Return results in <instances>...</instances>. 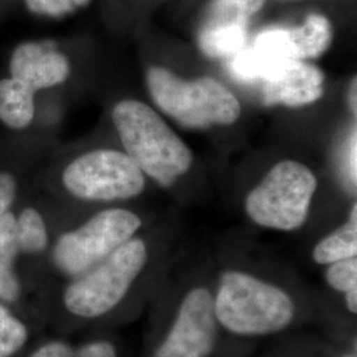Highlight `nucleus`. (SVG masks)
<instances>
[{
	"label": "nucleus",
	"mask_w": 357,
	"mask_h": 357,
	"mask_svg": "<svg viewBox=\"0 0 357 357\" xmlns=\"http://www.w3.org/2000/svg\"><path fill=\"white\" fill-rule=\"evenodd\" d=\"M35 93L13 77L0 79V121L8 128H26L35 116Z\"/></svg>",
	"instance_id": "12"
},
{
	"label": "nucleus",
	"mask_w": 357,
	"mask_h": 357,
	"mask_svg": "<svg viewBox=\"0 0 357 357\" xmlns=\"http://www.w3.org/2000/svg\"><path fill=\"white\" fill-rule=\"evenodd\" d=\"M213 295L205 287L192 289L153 357H208L216 344Z\"/></svg>",
	"instance_id": "8"
},
{
	"label": "nucleus",
	"mask_w": 357,
	"mask_h": 357,
	"mask_svg": "<svg viewBox=\"0 0 357 357\" xmlns=\"http://www.w3.org/2000/svg\"><path fill=\"white\" fill-rule=\"evenodd\" d=\"M16 237L20 252L38 255L48 246V230L44 218L33 208H26L16 217Z\"/></svg>",
	"instance_id": "16"
},
{
	"label": "nucleus",
	"mask_w": 357,
	"mask_h": 357,
	"mask_svg": "<svg viewBox=\"0 0 357 357\" xmlns=\"http://www.w3.org/2000/svg\"><path fill=\"white\" fill-rule=\"evenodd\" d=\"M265 0H212L206 8L199 33L248 35L250 17Z\"/></svg>",
	"instance_id": "11"
},
{
	"label": "nucleus",
	"mask_w": 357,
	"mask_h": 357,
	"mask_svg": "<svg viewBox=\"0 0 357 357\" xmlns=\"http://www.w3.org/2000/svg\"><path fill=\"white\" fill-rule=\"evenodd\" d=\"M17 184L16 180L8 172H0V218L13 206L16 197Z\"/></svg>",
	"instance_id": "21"
},
{
	"label": "nucleus",
	"mask_w": 357,
	"mask_h": 357,
	"mask_svg": "<svg viewBox=\"0 0 357 357\" xmlns=\"http://www.w3.org/2000/svg\"><path fill=\"white\" fill-rule=\"evenodd\" d=\"M113 121L126 153L160 185H172L190 169V149L147 105L135 100L116 103Z\"/></svg>",
	"instance_id": "1"
},
{
	"label": "nucleus",
	"mask_w": 357,
	"mask_h": 357,
	"mask_svg": "<svg viewBox=\"0 0 357 357\" xmlns=\"http://www.w3.org/2000/svg\"><path fill=\"white\" fill-rule=\"evenodd\" d=\"M147 85L155 103L185 128L227 126L241 114L237 98L211 77L184 81L166 68L153 66Z\"/></svg>",
	"instance_id": "3"
},
{
	"label": "nucleus",
	"mask_w": 357,
	"mask_h": 357,
	"mask_svg": "<svg viewBox=\"0 0 357 357\" xmlns=\"http://www.w3.org/2000/svg\"><path fill=\"white\" fill-rule=\"evenodd\" d=\"M351 106L354 109V113L356 114V78L352 82V88H351Z\"/></svg>",
	"instance_id": "24"
},
{
	"label": "nucleus",
	"mask_w": 357,
	"mask_h": 357,
	"mask_svg": "<svg viewBox=\"0 0 357 357\" xmlns=\"http://www.w3.org/2000/svg\"><path fill=\"white\" fill-rule=\"evenodd\" d=\"M28 340L26 324L0 303V357L16 355Z\"/></svg>",
	"instance_id": "18"
},
{
	"label": "nucleus",
	"mask_w": 357,
	"mask_h": 357,
	"mask_svg": "<svg viewBox=\"0 0 357 357\" xmlns=\"http://www.w3.org/2000/svg\"><path fill=\"white\" fill-rule=\"evenodd\" d=\"M217 323L243 336L280 332L290 326L295 305L281 287L243 271H225L213 299Z\"/></svg>",
	"instance_id": "2"
},
{
	"label": "nucleus",
	"mask_w": 357,
	"mask_h": 357,
	"mask_svg": "<svg viewBox=\"0 0 357 357\" xmlns=\"http://www.w3.org/2000/svg\"><path fill=\"white\" fill-rule=\"evenodd\" d=\"M317 188L318 180L306 166L293 160L281 162L248 195L245 209L261 227L298 229L306 222Z\"/></svg>",
	"instance_id": "5"
},
{
	"label": "nucleus",
	"mask_w": 357,
	"mask_h": 357,
	"mask_svg": "<svg viewBox=\"0 0 357 357\" xmlns=\"http://www.w3.org/2000/svg\"><path fill=\"white\" fill-rule=\"evenodd\" d=\"M345 302H347V307L349 310V312L356 314L357 312V287L351 289L349 291L345 293Z\"/></svg>",
	"instance_id": "23"
},
{
	"label": "nucleus",
	"mask_w": 357,
	"mask_h": 357,
	"mask_svg": "<svg viewBox=\"0 0 357 357\" xmlns=\"http://www.w3.org/2000/svg\"><path fill=\"white\" fill-rule=\"evenodd\" d=\"M356 132H354L349 149V174L351 178H354V183H356Z\"/></svg>",
	"instance_id": "22"
},
{
	"label": "nucleus",
	"mask_w": 357,
	"mask_h": 357,
	"mask_svg": "<svg viewBox=\"0 0 357 357\" xmlns=\"http://www.w3.org/2000/svg\"><path fill=\"white\" fill-rule=\"evenodd\" d=\"M26 3L31 13L52 17L64 16L66 13H73L76 8L73 0H26Z\"/></svg>",
	"instance_id": "20"
},
{
	"label": "nucleus",
	"mask_w": 357,
	"mask_h": 357,
	"mask_svg": "<svg viewBox=\"0 0 357 357\" xmlns=\"http://www.w3.org/2000/svg\"><path fill=\"white\" fill-rule=\"evenodd\" d=\"M65 188L89 202H114L138 196L144 190V174L128 153L96 150L77 158L65 168Z\"/></svg>",
	"instance_id": "7"
},
{
	"label": "nucleus",
	"mask_w": 357,
	"mask_h": 357,
	"mask_svg": "<svg viewBox=\"0 0 357 357\" xmlns=\"http://www.w3.org/2000/svg\"><path fill=\"white\" fill-rule=\"evenodd\" d=\"M147 246L131 238L101 262L77 275L64 291V305L79 318L94 319L110 312L128 295L147 264Z\"/></svg>",
	"instance_id": "4"
},
{
	"label": "nucleus",
	"mask_w": 357,
	"mask_h": 357,
	"mask_svg": "<svg viewBox=\"0 0 357 357\" xmlns=\"http://www.w3.org/2000/svg\"><path fill=\"white\" fill-rule=\"evenodd\" d=\"M10 70L13 78L38 91L66 81L70 73V65L54 43L28 41L13 51Z\"/></svg>",
	"instance_id": "9"
},
{
	"label": "nucleus",
	"mask_w": 357,
	"mask_h": 357,
	"mask_svg": "<svg viewBox=\"0 0 357 357\" xmlns=\"http://www.w3.org/2000/svg\"><path fill=\"white\" fill-rule=\"evenodd\" d=\"M20 253L16 237V216L7 212L0 218V299L13 303L20 296L15 259Z\"/></svg>",
	"instance_id": "13"
},
{
	"label": "nucleus",
	"mask_w": 357,
	"mask_h": 357,
	"mask_svg": "<svg viewBox=\"0 0 357 357\" xmlns=\"http://www.w3.org/2000/svg\"><path fill=\"white\" fill-rule=\"evenodd\" d=\"M29 357H116L114 345L105 340L72 347L65 342L53 340L38 347Z\"/></svg>",
	"instance_id": "17"
},
{
	"label": "nucleus",
	"mask_w": 357,
	"mask_h": 357,
	"mask_svg": "<svg viewBox=\"0 0 357 357\" xmlns=\"http://www.w3.org/2000/svg\"><path fill=\"white\" fill-rule=\"evenodd\" d=\"M289 35L298 60L315 59L331 45V23L327 17L312 13L303 26L290 28Z\"/></svg>",
	"instance_id": "14"
},
{
	"label": "nucleus",
	"mask_w": 357,
	"mask_h": 357,
	"mask_svg": "<svg viewBox=\"0 0 357 357\" xmlns=\"http://www.w3.org/2000/svg\"><path fill=\"white\" fill-rule=\"evenodd\" d=\"M73 3L76 7H85L89 4L90 0H73Z\"/></svg>",
	"instance_id": "25"
},
{
	"label": "nucleus",
	"mask_w": 357,
	"mask_h": 357,
	"mask_svg": "<svg viewBox=\"0 0 357 357\" xmlns=\"http://www.w3.org/2000/svg\"><path fill=\"white\" fill-rule=\"evenodd\" d=\"M356 255L357 208L356 204H354L348 221L315 246L312 258L319 265H331L333 262L354 258Z\"/></svg>",
	"instance_id": "15"
},
{
	"label": "nucleus",
	"mask_w": 357,
	"mask_h": 357,
	"mask_svg": "<svg viewBox=\"0 0 357 357\" xmlns=\"http://www.w3.org/2000/svg\"><path fill=\"white\" fill-rule=\"evenodd\" d=\"M142 227V220L126 209H106L78 229L63 234L53 249L56 266L77 277L128 243Z\"/></svg>",
	"instance_id": "6"
},
{
	"label": "nucleus",
	"mask_w": 357,
	"mask_h": 357,
	"mask_svg": "<svg viewBox=\"0 0 357 357\" xmlns=\"http://www.w3.org/2000/svg\"><path fill=\"white\" fill-rule=\"evenodd\" d=\"M324 77L317 66L291 60L264 81V102L268 106H306L323 96Z\"/></svg>",
	"instance_id": "10"
},
{
	"label": "nucleus",
	"mask_w": 357,
	"mask_h": 357,
	"mask_svg": "<svg viewBox=\"0 0 357 357\" xmlns=\"http://www.w3.org/2000/svg\"><path fill=\"white\" fill-rule=\"evenodd\" d=\"M342 357H356V354L354 352V354H348V355H344V356Z\"/></svg>",
	"instance_id": "26"
},
{
	"label": "nucleus",
	"mask_w": 357,
	"mask_h": 357,
	"mask_svg": "<svg viewBox=\"0 0 357 357\" xmlns=\"http://www.w3.org/2000/svg\"><path fill=\"white\" fill-rule=\"evenodd\" d=\"M327 283L335 291L347 293L351 289L357 287V259L347 258L330 265L326 274Z\"/></svg>",
	"instance_id": "19"
}]
</instances>
